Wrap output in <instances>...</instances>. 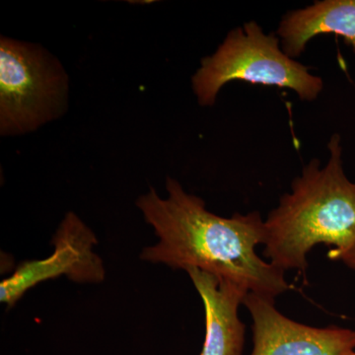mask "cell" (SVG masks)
Segmentation results:
<instances>
[{"label": "cell", "mask_w": 355, "mask_h": 355, "mask_svg": "<svg viewBox=\"0 0 355 355\" xmlns=\"http://www.w3.org/2000/svg\"><path fill=\"white\" fill-rule=\"evenodd\" d=\"M166 198L151 188L137 200L158 238L157 244L142 251V260L184 270L198 268L268 297L293 288L286 272L256 253V247L266 240L260 212L226 218L209 211L202 198L187 193L173 178L166 180Z\"/></svg>", "instance_id": "1"}, {"label": "cell", "mask_w": 355, "mask_h": 355, "mask_svg": "<svg viewBox=\"0 0 355 355\" xmlns=\"http://www.w3.org/2000/svg\"><path fill=\"white\" fill-rule=\"evenodd\" d=\"M328 150L327 164L312 159L265 220L263 256L284 272H305L318 244L336 252L355 248V183L343 171L340 135L331 137Z\"/></svg>", "instance_id": "2"}, {"label": "cell", "mask_w": 355, "mask_h": 355, "mask_svg": "<svg viewBox=\"0 0 355 355\" xmlns=\"http://www.w3.org/2000/svg\"><path fill=\"white\" fill-rule=\"evenodd\" d=\"M231 81L289 89L309 102L324 88L321 77L288 57L277 35L266 34L254 21L231 30L217 50L200 60L191 86L198 104L212 107L222 87Z\"/></svg>", "instance_id": "3"}, {"label": "cell", "mask_w": 355, "mask_h": 355, "mask_svg": "<svg viewBox=\"0 0 355 355\" xmlns=\"http://www.w3.org/2000/svg\"><path fill=\"white\" fill-rule=\"evenodd\" d=\"M69 76L43 46L0 39V132L18 135L38 130L64 113Z\"/></svg>", "instance_id": "4"}, {"label": "cell", "mask_w": 355, "mask_h": 355, "mask_svg": "<svg viewBox=\"0 0 355 355\" xmlns=\"http://www.w3.org/2000/svg\"><path fill=\"white\" fill-rule=\"evenodd\" d=\"M53 254L43 260L26 261L0 284V301L15 305L23 295L46 280L65 275L79 284H98L105 268L94 252L98 244L93 231L73 212H69L53 235Z\"/></svg>", "instance_id": "5"}, {"label": "cell", "mask_w": 355, "mask_h": 355, "mask_svg": "<svg viewBox=\"0 0 355 355\" xmlns=\"http://www.w3.org/2000/svg\"><path fill=\"white\" fill-rule=\"evenodd\" d=\"M273 299L254 292L245 298L254 323L252 355H347L354 352V330L299 324L279 312Z\"/></svg>", "instance_id": "6"}, {"label": "cell", "mask_w": 355, "mask_h": 355, "mask_svg": "<svg viewBox=\"0 0 355 355\" xmlns=\"http://www.w3.org/2000/svg\"><path fill=\"white\" fill-rule=\"evenodd\" d=\"M205 310V340L200 355H242L245 324L238 317L249 291L232 280L191 268L186 270Z\"/></svg>", "instance_id": "7"}, {"label": "cell", "mask_w": 355, "mask_h": 355, "mask_svg": "<svg viewBox=\"0 0 355 355\" xmlns=\"http://www.w3.org/2000/svg\"><path fill=\"white\" fill-rule=\"evenodd\" d=\"M324 34L340 36L355 53V0H323L287 12L280 21L277 37L291 58L300 57L306 46Z\"/></svg>", "instance_id": "8"}, {"label": "cell", "mask_w": 355, "mask_h": 355, "mask_svg": "<svg viewBox=\"0 0 355 355\" xmlns=\"http://www.w3.org/2000/svg\"><path fill=\"white\" fill-rule=\"evenodd\" d=\"M329 259L334 261H340L345 266L354 270L355 272V248L345 252H336L331 250L328 253Z\"/></svg>", "instance_id": "9"}, {"label": "cell", "mask_w": 355, "mask_h": 355, "mask_svg": "<svg viewBox=\"0 0 355 355\" xmlns=\"http://www.w3.org/2000/svg\"><path fill=\"white\" fill-rule=\"evenodd\" d=\"M347 355H355V352H350V354H349Z\"/></svg>", "instance_id": "10"}]
</instances>
